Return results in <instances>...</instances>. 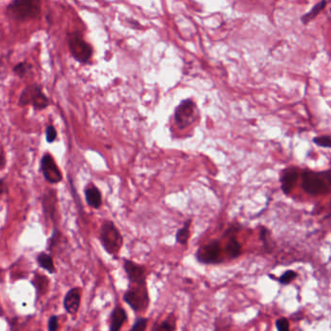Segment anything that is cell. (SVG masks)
Listing matches in <instances>:
<instances>
[{
	"instance_id": "836d02e7",
	"label": "cell",
	"mask_w": 331,
	"mask_h": 331,
	"mask_svg": "<svg viewBox=\"0 0 331 331\" xmlns=\"http://www.w3.org/2000/svg\"><path fill=\"white\" fill-rule=\"evenodd\" d=\"M301 331V330H300V331Z\"/></svg>"
},
{
	"instance_id": "4fadbf2b",
	"label": "cell",
	"mask_w": 331,
	"mask_h": 331,
	"mask_svg": "<svg viewBox=\"0 0 331 331\" xmlns=\"http://www.w3.org/2000/svg\"><path fill=\"white\" fill-rule=\"evenodd\" d=\"M127 314L123 307L120 305L116 306L111 314L110 331H120L124 323L127 322Z\"/></svg>"
},
{
	"instance_id": "4316f807",
	"label": "cell",
	"mask_w": 331,
	"mask_h": 331,
	"mask_svg": "<svg viewBox=\"0 0 331 331\" xmlns=\"http://www.w3.org/2000/svg\"><path fill=\"white\" fill-rule=\"evenodd\" d=\"M269 234H270V231L268 230V228H266V227H264V226H261V228H260V235H259V237H260V240H261V242H262V246H263V248H264V249H266L267 251H270L271 249H270V248H269Z\"/></svg>"
},
{
	"instance_id": "277c9868",
	"label": "cell",
	"mask_w": 331,
	"mask_h": 331,
	"mask_svg": "<svg viewBox=\"0 0 331 331\" xmlns=\"http://www.w3.org/2000/svg\"><path fill=\"white\" fill-rule=\"evenodd\" d=\"M100 240L103 248L110 254H117L123 246V236L116 225L110 221H105L100 230Z\"/></svg>"
},
{
	"instance_id": "f546056e",
	"label": "cell",
	"mask_w": 331,
	"mask_h": 331,
	"mask_svg": "<svg viewBox=\"0 0 331 331\" xmlns=\"http://www.w3.org/2000/svg\"><path fill=\"white\" fill-rule=\"evenodd\" d=\"M241 230V226L240 224H232L230 225L223 233L222 237L224 238H228L229 236H233V235H236L239 231Z\"/></svg>"
},
{
	"instance_id": "4dcf8cb0",
	"label": "cell",
	"mask_w": 331,
	"mask_h": 331,
	"mask_svg": "<svg viewBox=\"0 0 331 331\" xmlns=\"http://www.w3.org/2000/svg\"><path fill=\"white\" fill-rule=\"evenodd\" d=\"M48 329L49 331H56L58 329V320L55 316H53L50 318L48 323Z\"/></svg>"
},
{
	"instance_id": "ffe728a7",
	"label": "cell",
	"mask_w": 331,
	"mask_h": 331,
	"mask_svg": "<svg viewBox=\"0 0 331 331\" xmlns=\"http://www.w3.org/2000/svg\"><path fill=\"white\" fill-rule=\"evenodd\" d=\"M37 260H38V263H39V265L41 266L42 268H44L48 272L54 273L55 271L53 259H52V257L49 254H47V253L39 254Z\"/></svg>"
},
{
	"instance_id": "44dd1931",
	"label": "cell",
	"mask_w": 331,
	"mask_h": 331,
	"mask_svg": "<svg viewBox=\"0 0 331 331\" xmlns=\"http://www.w3.org/2000/svg\"><path fill=\"white\" fill-rule=\"evenodd\" d=\"M31 70H32V65L27 61H24V62H21L19 64H17L14 68H13V71L14 73L19 76L20 78H25L27 77L28 74L31 73Z\"/></svg>"
},
{
	"instance_id": "9c48e42d",
	"label": "cell",
	"mask_w": 331,
	"mask_h": 331,
	"mask_svg": "<svg viewBox=\"0 0 331 331\" xmlns=\"http://www.w3.org/2000/svg\"><path fill=\"white\" fill-rule=\"evenodd\" d=\"M124 270L127 276L129 285H144L147 284L146 267L132 260L124 259Z\"/></svg>"
},
{
	"instance_id": "603a6c76",
	"label": "cell",
	"mask_w": 331,
	"mask_h": 331,
	"mask_svg": "<svg viewBox=\"0 0 331 331\" xmlns=\"http://www.w3.org/2000/svg\"><path fill=\"white\" fill-rule=\"evenodd\" d=\"M33 284H34L36 290L38 291V293H40L42 295L48 290L49 281L44 275H36L35 278H34Z\"/></svg>"
},
{
	"instance_id": "2e32d148",
	"label": "cell",
	"mask_w": 331,
	"mask_h": 331,
	"mask_svg": "<svg viewBox=\"0 0 331 331\" xmlns=\"http://www.w3.org/2000/svg\"><path fill=\"white\" fill-rule=\"evenodd\" d=\"M55 202H56V195L55 192H50L49 193L45 194L43 199V207L45 214L50 219H54V215L55 212Z\"/></svg>"
},
{
	"instance_id": "5bb4252c",
	"label": "cell",
	"mask_w": 331,
	"mask_h": 331,
	"mask_svg": "<svg viewBox=\"0 0 331 331\" xmlns=\"http://www.w3.org/2000/svg\"><path fill=\"white\" fill-rule=\"evenodd\" d=\"M84 194H85L86 203L90 207L98 209L101 206V204H102L101 193L95 186H89L88 188H86V190L84 192Z\"/></svg>"
},
{
	"instance_id": "3957f363",
	"label": "cell",
	"mask_w": 331,
	"mask_h": 331,
	"mask_svg": "<svg viewBox=\"0 0 331 331\" xmlns=\"http://www.w3.org/2000/svg\"><path fill=\"white\" fill-rule=\"evenodd\" d=\"M124 301L134 311H146L150 304V296L147 284L129 285L128 290L124 293Z\"/></svg>"
},
{
	"instance_id": "484cf974",
	"label": "cell",
	"mask_w": 331,
	"mask_h": 331,
	"mask_svg": "<svg viewBox=\"0 0 331 331\" xmlns=\"http://www.w3.org/2000/svg\"><path fill=\"white\" fill-rule=\"evenodd\" d=\"M313 143L322 148H331V140L330 135H323L313 138Z\"/></svg>"
},
{
	"instance_id": "d6986e66",
	"label": "cell",
	"mask_w": 331,
	"mask_h": 331,
	"mask_svg": "<svg viewBox=\"0 0 331 331\" xmlns=\"http://www.w3.org/2000/svg\"><path fill=\"white\" fill-rule=\"evenodd\" d=\"M268 276H269L270 279L279 282L281 285L288 286V285H290L292 281H294L298 277V274L295 271H293V270H287L279 278H274V277H272L271 274L268 275Z\"/></svg>"
},
{
	"instance_id": "6da1fadb",
	"label": "cell",
	"mask_w": 331,
	"mask_h": 331,
	"mask_svg": "<svg viewBox=\"0 0 331 331\" xmlns=\"http://www.w3.org/2000/svg\"><path fill=\"white\" fill-rule=\"evenodd\" d=\"M301 188L309 195H327L331 192V170H304L300 173Z\"/></svg>"
},
{
	"instance_id": "d4e9b609",
	"label": "cell",
	"mask_w": 331,
	"mask_h": 331,
	"mask_svg": "<svg viewBox=\"0 0 331 331\" xmlns=\"http://www.w3.org/2000/svg\"><path fill=\"white\" fill-rule=\"evenodd\" d=\"M231 323L227 319L218 318L214 324V331H230Z\"/></svg>"
},
{
	"instance_id": "ac0fdd59",
	"label": "cell",
	"mask_w": 331,
	"mask_h": 331,
	"mask_svg": "<svg viewBox=\"0 0 331 331\" xmlns=\"http://www.w3.org/2000/svg\"><path fill=\"white\" fill-rule=\"evenodd\" d=\"M328 1L326 0H323V1H320L319 3H317L316 5L313 6V8L306 14H304L302 17H301V22L304 24V25H307L309 24L312 20H314L322 11L325 10L326 6L328 5Z\"/></svg>"
},
{
	"instance_id": "9a60e30c",
	"label": "cell",
	"mask_w": 331,
	"mask_h": 331,
	"mask_svg": "<svg viewBox=\"0 0 331 331\" xmlns=\"http://www.w3.org/2000/svg\"><path fill=\"white\" fill-rule=\"evenodd\" d=\"M225 251H226L227 256L230 259L238 258L241 255V253H242V244L238 240L236 235L228 237V241H227V244H226V247H225Z\"/></svg>"
},
{
	"instance_id": "1f68e13d",
	"label": "cell",
	"mask_w": 331,
	"mask_h": 331,
	"mask_svg": "<svg viewBox=\"0 0 331 331\" xmlns=\"http://www.w3.org/2000/svg\"><path fill=\"white\" fill-rule=\"evenodd\" d=\"M6 165V157H5V152L3 149L2 144L0 143V169L4 168V166Z\"/></svg>"
},
{
	"instance_id": "e0dca14e",
	"label": "cell",
	"mask_w": 331,
	"mask_h": 331,
	"mask_svg": "<svg viewBox=\"0 0 331 331\" xmlns=\"http://www.w3.org/2000/svg\"><path fill=\"white\" fill-rule=\"evenodd\" d=\"M192 220H188L184 225L177 231L175 239L176 242L182 246L187 245L189 242V239L191 237V225H192Z\"/></svg>"
},
{
	"instance_id": "7c38bea8",
	"label": "cell",
	"mask_w": 331,
	"mask_h": 331,
	"mask_svg": "<svg viewBox=\"0 0 331 331\" xmlns=\"http://www.w3.org/2000/svg\"><path fill=\"white\" fill-rule=\"evenodd\" d=\"M80 303H81V290L78 288L69 290L65 295L63 301L65 310L71 315H74L78 312Z\"/></svg>"
},
{
	"instance_id": "7a4b0ae2",
	"label": "cell",
	"mask_w": 331,
	"mask_h": 331,
	"mask_svg": "<svg viewBox=\"0 0 331 331\" xmlns=\"http://www.w3.org/2000/svg\"><path fill=\"white\" fill-rule=\"evenodd\" d=\"M8 17L17 21L33 20L41 13V3L39 1L16 0L7 6Z\"/></svg>"
},
{
	"instance_id": "8992f818",
	"label": "cell",
	"mask_w": 331,
	"mask_h": 331,
	"mask_svg": "<svg viewBox=\"0 0 331 331\" xmlns=\"http://www.w3.org/2000/svg\"><path fill=\"white\" fill-rule=\"evenodd\" d=\"M49 104V98L44 93L41 84L38 83H32L28 85L23 90L19 99L20 106L32 105V107L36 110H43L47 108Z\"/></svg>"
},
{
	"instance_id": "7402d4cb",
	"label": "cell",
	"mask_w": 331,
	"mask_h": 331,
	"mask_svg": "<svg viewBox=\"0 0 331 331\" xmlns=\"http://www.w3.org/2000/svg\"><path fill=\"white\" fill-rule=\"evenodd\" d=\"M176 330V320L173 315H169L165 321L159 324L156 328V331H175Z\"/></svg>"
},
{
	"instance_id": "5b68a950",
	"label": "cell",
	"mask_w": 331,
	"mask_h": 331,
	"mask_svg": "<svg viewBox=\"0 0 331 331\" xmlns=\"http://www.w3.org/2000/svg\"><path fill=\"white\" fill-rule=\"evenodd\" d=\"M198 118V109L193 99H185L176 107L174 122L179 129H185L194 124Z\"/></svg>"
},
{
	"instance_id": "83f0119b",
	"label": "cell",
	"mask_w": 331,
	"mask_h": 331,
	"mask_svg": "<svg viewBox=\"0 0 331 331\" xmlns=\"http://www.w3.org/2000/svg\"><path fill=\"white\" fill-rule=\"evenodd\" d=\"M277 331H290V322L287 318H280L275 322Z\"/></svg>"
},
{
	"instance_id": "ba28073f",
	"label": "cell",
	"mask_w": 331,
	"mask_h": 331,
	"mask_svg": "<svg viewBox=\"0 0 331 331\" xmlns=\"http://www.w3.org/2000/svg\"><path fill=\"white\" fill-rule=\"evenodd\" d=\"M222 248L220 240H212L197 248L195 258L202 264H219L222 260Z\"/></svg>"
},
{
	"instance_id": "30bf717a",
	"label": "cell",
	"mask_w": 331,
	"mask_h": 331,
	"mask_svg": "<svg viewBox=\"0 0 331 331\" xmlns=\"http://www.w3.org/2000/svg\"><path fill=\"white\" fill-rule=\"evenodd\" d=\"M41 171L45 180L50 184H57L62 180V174L50 154H45L42 158Z\"/></svg>"
},
{
	"instance_id": "f1b7e54d",
	"label": "cell",
	"mask_w": 331,
	"mask_h": 331,
	"mask_svg": "<svg viewBox=\"0 0 331 331\" xmlns=\"http://www.w3.org/2000/svg\"><path fill=\"white\" fill-rule=\"evenodd\" d=\"M57 133L53 125H48L46 128V140L48 143H53L56 139Z\"/></svg>"
},
{
	"instance_id": "52a82bcc",
	"label": "cell",
	"mask_w": 331,
	"mask_h": 331,
	"mask_svg": "<svg viewBox=\"0 0 331 331\" xmlns=\"http://www.w3.org/2000/svg\"><path fill=\"white\" fill-rule=\"evenodd\" d=\"M67 42L71 55L75 60L84 63L90 59L93 54V49L87 42L84 41L80 31L68 34Z\"/></svg>"
},
{
	"instance_id": "d6a6232c",
	"label": "cell",
	"mask_w": 331,
	"mask_h": 331,
	"mask_svg": "<svg viewBox=\"0 0 331 331\" xmlns=\"http://www.w3.org/2000/svg\"><path fill=\"white\" fill-rule=\"evenodd\" d=\"M7 192H8V188H7L6 184H5V181L3 179H0V197L3 194L7 193Z\"/></svg>"
},
{
	"instance_id": "8fae6325",
	"label": "cell",
	"mask_w": 331,
	"mask_h": 331,
	"mask_svg": "<svg viewBox=\"0 0 331 331\" xmlns=\"http://www.w3.org/2000/svg\"><path fill=\"white\" fill-rule=\"evenodd\" d=\"M300 170L297 167H288L284 169L280 176L281 190L282 192L289 195L295 188L296 184L300 179Z\"/></svg>"
},
{
	"instance_id": "cb8c5ba5",
	"label": "cell",
	"mask_w": 331,
	"mask_h": 331,
	"mask_svg": "<svg viewBox=\"0 0 331 331\" xmlns=\"http://www.w3.org/2000/svg\"><path fill=\"white\" fill-rule=\"evenodd\" d=\"M148 323H149L148 318L137 317L129 331H146L147 327H148Z\"/></svg>"
}]
</instances>
